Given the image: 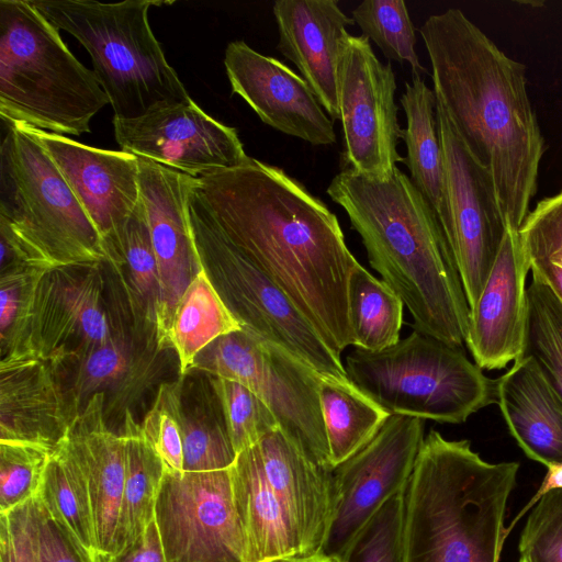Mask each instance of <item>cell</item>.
I'll return each instance as SVG.
<instances>
[{
	"instance_id": "obj_1",
	"label": "cell",
	"mask_w": 562,
	"mask_h": 562,
	"mask_svg": "<svg viewBox=\"0 0 562 562\" xmlns=\"http://www.w3.org/2000/svg\"><path fill=\"white\" fill-rule=\"evenodd\" d=\"M188 203L279 285L335 352L353 346L348 285L360 263L337 216L303 183L248 156L193 177Z\"/></svg>"
},
{
	"instance_id": "obj_2",
	"label": "cell",
	"mask_w": 562,
	"mask_h": 562,
	"mask_svg": "<svg viewBox=\"0 0 562 562\" xmlns=\"http://www.w3.org/2000/svg\"><path fill=\"white\" fill-rule=\"evenodd\" d=\"M419 33L437 100L488 170L506 227L519 229L530 213L544 153L525 65L507 56L460 9L429 15Z\"/></svg>"
},
{
	"instance_id": "obj_3",
	"label": "cell",
	"mask_w": 562,
	"mask_h": 562,
	"mask_svg": "<svg viewBox=\"0 0 562 562\" xmlns=\"http://www.w3.org/2000/svg\"><path fill=\"white\" fill-rule=\"evenodd\" d=\"M349 217L370 266L401 297L413 328L450 346L467 342L470 306L443 229L397 166L386 177L344 168L326 189Z\"/></svg>"
},
{
	"instance_id": "obj_4",
	"label": "cell",
	"mask_w": 562,
	"mask_h": 562,
	"mask_svg": "<svg viewBox=\"0 0 562 562\" xmlns=\"http://www.w3.org/2000/svg\"><path fill=\"white\" fill-rule=\"evenodd\" d=\"M518 470L431 429L404 491L402 562H498Z\"/></svg>"
},
{
	"instance_id": "obj_5",
	"label": "cell",
	"mask_w": 562,
	"mask_h": 562,
	"mask_svg": "<svg viewBox=\"0 0 562 562\" xmlns=\"http://www.w3.org/2000/svg\"><path fill=\"white\" fill-rule=\"evenodd\" d=\"M3 124L0 267L108 263L99 233L38 139L26 126Z\"/></svg>"
},
{
	"instance_id": "obj_6",
	"label": "cell",
	"mask_w": 562,
	"mask_h": 562,
	"mask_svg": "<svg viewBox=\"0 0 562 562\" xmlns=\"http://www.w3.org/2000/svg\"><path fill=\"white\" fill-rule=\"evenodd\" d=\"M108 95L29 0H0V115L58 135L90 133Z\"/></svg>"
},
{
	"instance_id": "obj_7",
	"label": "cell",
	"mask_w": 562,
	"mask_h": 562,
	"mask_svg": "<svg viewBox=\"0 0 562 562\" xmlns=\"http://www.w3.org/2000/svg\"><path fill=\"white\" fill-rule=\"evenodd\" d=\"M29 1L54 27L87 49L114 119H135L162 104L192 100L148 22L151 5L169 2Z\"/></svg>"
},
{
	"instance_id": "obj_8",
	"label": "cell",
	"mask_w": 562,
	"mask_h": 562,
	"mask_svg": "<svg viewBox=\"0 0 562 562\" xmlns=\"http://www.w3.org/2000/svg\"><path fill=\"white\" fill-rule=\"evenodd\" d=\"M345 369L390 415L461 424L497 403V380L487 378L462 348L418 330L380 351L355 348Z\"/></svg>"
},
{
	"instance_id": "obj_9",
	"label": "cell",
	"mask_w": 562,
	"mask_h": 562,
	"mask_svg": "<svg viewBox=\"0 0 562 562\" xmlns=\"http://www.w3.org/2000/svg\"><path fill=\"white\" fill-rule=\"evenodd\" d=\"M199 263L243 330L288 350L324 375L347 380L340 355L279 285L188 203Z\"/></svg>"
},
{
	"instance_id": "obj_10",
	"label": "cell",
	"mask_w": 562,
	"mask_h": 562,
	"mask_svg": "<svg viewBox=\"0 0 562 562\" xmlns=\"http://www.w3.org/2000/svg\"><path fill=\"white\" fill-rule=\"evenodd\" d=\"M192 369L247 386L269 407L285 436L314 462L333 470L319 402L324 374L243 329L206 346Z\"/></svg>"
},
{
	"instance_id": "obj_11",
	"label": "cell",
	"mask_w": 562,
	"mask_h": 562,
	"mask_svg": "<svg viewBox=\"0 0 562 562\" xmlns=\"http://www.w3.org/2000/svg\"><path fill=\"white\" fill-rule=\"evenodd\" d=\"M155 522L167 562H248L229 469L165 470Z\"/></svg>"
},
{
	"instance_id": "obj_12",
	"label": "cell",
	"mask_w": 562,
	"mask_h": 562,
	"mask_svg": "<svg viewBox=\"0 0 562 562\" xmlns=\"http://www.w3.org/2000/svg\"><path fill=\"white\" fill-rule=\"evenodd\" d=\"M451 248L470 308L476 303L501 248L506 224L488 170L471 154L437 100Z\"/></svg>"
},
{
	"instance_id": "obj_13",
	"label": "cell",
	"mask_w": 562,
	"mask_h": 562,
	"mask_svg": "<svg viewBox=\"0 0 562 562\" xmlns=\"http://www.w3.org/2000/svg\"><path fill=\"white\" fill-rule=\"evenodd\" d=\"M424 438V419L391 415L367 446L334 469L336 507L323 553L341 561L375 513L404 492Z\"/></svg>"
},
{
	"instance_id": "obj_14",
	"label": "cell",
	"mask_w": 562,
	"mask_h": 562,
	"mask_svg": "<svg viewBox=\"0 0 562 562\" xmlns=\"http://www.w3.org/2000/svg\"><path fill=\"white\" fill-rule=\"evenodd\" d=\"M395 91L391 64L379 60L366 36L350 34L338 74L346 168L367 176L386 177L396 164L404 162L397 151L402 127Z\"/></svg>"
},
{
	"instance_id": "obj_15",
	"label": "cell",
	"mask_w": 562,
	"mask_h": 562,
	"mask_svg": "<svg viewBox=\"0 0 562 562\" xmlns=\"http://www.w3.org/2000/svg\"><path fill=\"white\" fill-rule=\"evenodd\" d=\"M113 127L122 150L194 178L248 158L236 128L214 120L193 100L162 104L135 119L113 117Z\"/></svg>"
},
{
	"instance_id": "obj_16",
	"label": "cell",
	"mask_w": 562,
	"mask_h": 562,
	"mask_svg": "<svg viewBox=\"0 0 562 562\" xmlns=\"http://www.w3.org/2000/svg\"><path fill=\"white\" fill-rule=\"evenodd\" d=\"M104 265L64 267L40 274L31 318V355L56 366L113 337L103 302Z\"/></svg>"
},
{
	"instance_id": "obj_17",
	"label": "cell",
	"mask_w": 562,
	"mask_h": 562,
	"mask_svg": "<svg viewBox=\"0 0 562 562\" xmlns=\"http://www.w3.org/2000/svg\"><path fill=\"white\" fill-rule=\"evenodd\" d=\"M139 189L157 263L159 296L156 342L171 348L169 331L176 307L200 269L188 214L193 177L138 157Z\"/></svg>"
},
{
	"instance_id": "obj_18",
	"label": "cell",
	"mask_w": 562,
	"mask_h": 562,
	"mask_svg": "<svg viewBox=\"0 0 562 562\" xmlns=\"http://www.w3.org/2000/svg\"><path fill=\"white\" fill-rule=\"evenodd\" d=\"M224 65L232 93L265 124L315 146L336 143L334 121L308 83L284 63L234 41L225 49Z\"/></svg>"
},
{
	"instance_id": "obj_19",
	"label": "cell",
	"mask_w": 562,
	"mask_h": 562,
	"mask_svg": "<svg viewBox=\"0 0 562 562\" xmlns=\"http://www.w3.org/2000/svg\"><path fill=\"white\" fill-rule=\"evenodd\" d=\"M27 128L65 178L102 244L122 229L140 200L138 157Z\"/></svg>"
},
{
	"instance_id": "obj_20",
	"label": "cell",
	"mask_w": 562,
	"mask_h": 562,
	"mask_svg": "<svg viewBox=\"0 0 562 562\" xmlns=\"http://www.w3.org/2000/svg\"><path fill=\"white\" fill-rule=\"evenodd\" d=\"M529 270L519 229L506 227L484 288L470 308L465 346L482 370L503 369L522 355Z\"/></svg>"
},
{
	"instance_id": "obj_21",
	"label": "cell",
	"mask_w": 562,
	"mask_h": 562,
	"mask_svg": "<svg viewBox=\"0 0 562 562\" xmlns=\"http://www.w3.org/2000/svg\"><path fill=\"white\" fill-rule=\"evenodd\" d=\"M272 12L277 48L296 66L330 119L339 120V64L353 19L335 0H278Z\"/></svg>"
},
{
	"instance_id": "obj_22",
	"label": "cell",
	"mask_w": 562,
	"mask_h": 562,
	"mask_svg": "<svg viewBox=\"0 0 562 562\" xmlns=\"http://www.w3.org/2000/svg\"><path fill=\"white\" fill-rule=\"evenodd\" d=\"M266 477L297 538L302 555L322 551L335 507L334 474L280 429L257 445Z\"/></svg>"
},
{
	"instance_id": "obj_23",
	"label": "cell",
	"mask_w": 562,
	"mask_h": 562,
	"mask_svg": "<svg viewBox=\"0 0 562 562\" xmlns=\"http://www.w3.org/2000/svg\"><path fill=\"white\" fill-rule=\"evenodd\" d=\"M75 418L52 362L37 356L0 361V441L53 451Z\"/></svg>"
},
{
	"instance_id": "obj_24",
	"label": "cell",
	"mask_w": 562,
	"mask_h": 562,
	"mask_svg": "<svg viewBox=\"0 0 562 562\" xmlns=\"http://www.w3.org/2000/svg\"><path fill=\"white\" fill-rule=\"evenodd\" d=\"M85 472L93 514L97 555L115 553L125 481V445L105 422V395L93 394L64 439ZM95 555V557H97Z\"/></svg>"
},
{
	"instance_id": "obj_25",
	"label": "cell",
	"mask_w": 562,
	"mask_h": 562,
	"mask_svg": "<svg viewBox=\"0 0 562 562\" xmlns=\"http://www.w3.org/2000/svg\"><path fill=\"white\" fill-rule=\"evenodd\" d=\"M497 403L528 458L546 467L562 462V400L531 357L521 355L497 380Z\"/></svg>"
},
{
	"instance_id": "obj_26",
	"label": "cell",
	"mask_w": 562,
	"mask_h": 562,
	"mask_svg": "<svg viewBox=\"0 0 562 562\" xmlns=\"http://www.w3.org/2000/svg\"><path fill=\"white\" fill-rule=\"evenodd\" d=\"M155 346L140 349L124 330L80 356L55 366L69 406L77 417L95 393L109 392L105 411L112 412L150 378ZM106 401V400H105Z\"/></svg>"
},
{
	"instance_id": "obj_27",
	"label": "cell",
	"mask_w": 562,
	"mask_h": 562,
	"mask_svg": "<svg viewBox=\"0 0 562 562\" xmlns=\"http://www.w3.org/2000/svg\"><path fill=\"white\" fill-rule=\"evenodd\" d=\"M229 472L248 562L302 555L289 518L266 477L257 446L239 452Z\"/></svg>"
},
{
	"instance_id": "obj_28",
	"label": "cell",
	"mask_w": 562,
	"mask_h": 562,
	"mask_svg": "<svg viewBox=\"0 0 562 562\" xmlns=\"http://www.w3.org/2000/svg\"><path fill=\"white\" fill-rule=\"evenodd\" d=\"M400 102L406 117L401 139L409 178L432 207L442 229L448 226L443 153L438 132L437 98L422 77L405 82Z\"/></svg>"
},
{
	"instance_id": "obj_29",
	"label": "cell",
	"mask_w": 562,
	"mask_h": 562,
	"mask_svg": "<svg viewBox=\"0 0 562 562\" xmlns=\"http://www.w3.org/2000/svg\"><path fill=\"white\" fill-rule=\"evenodd\" d=\"M103 247L108 265L122 280L135 325L156 341L159 279L142 199L124 227L106 238Z\"/></svg>"
},
{
	"instance_id": "obj_30",
	"label": "cell",
	"mask_w": 562,
	"mask_h": 562,
	"mask_svg": "<svg viewBox=\"0 0 562 562\" xmlns=\"http://www.w3.org/2000/svg\"><path fill=\"white\" fill-rule=\"evenodd\" d=\"M120 434L125 445V481L114 554L132 546L155 520L156 501L166 470L130 408L124 412Z\"/></svg>"
},
{
	"instance_id": "obj_31",
	"label": "cell",
	"mask_w": 562,
	"mask_h": 562,
	"mask_svg": "<svg viewBox=\"0 0 562 562\" xmlns=\"http://www.w3.org/2000/svg\"><path fill=\"white\" fill-rule=\"evenodd\" d=\"M319 402L333 470L367 446L391 416L349 379L323 375Z\"/></svg>"
},
{
	"instance_id": "obj_32",
	"label": "cell",
	"mask_w": 562,
	"mask_h": 562,
	"mask_svg": "<svg viewBox=\"0 0 562 562\" xmlns=\"http://www.w3.org/2000/svg\"><path fill=\"white\" fill-rule=\"evenodd\" d=\"M240 329L241 325L200 265L176 307L169 331L170 346L179 359L180 375L192 370L196 356L206 346Z\"/></svg>"
},
{
	"instance_id": "obj_33",
	"label": "cell",
	"mask_w": 562,
	"mask_h": 562,
	"mask_svg": "<svg viewBox=\"0 0 562 562\" xmlns=\"http://www.w3.org/2000/svg\"><path fill=\"white\" fill-rule=\"evenodd\" d=\"M182 446L184 472L229 469L237 457L209 378L183 385Z\"/></svg>"
},
{
	"instance_id": "obj_34",
	"label": "cell",
	"mask_w": 562,
	"mask_h": 562,
	"mask_svg": "<svg viewBox=\"0 0 562 562\" xmlns=\"http://www.w3.org/2000/svg\"><path fill=\"white\" fill-rule=\"evenodd\" d=\"M36 495L95 558V531L88 482L64 440L50 452Z\"/></svg>"
},
{
	"instance_id": "obj_35",
	"label": "cell",
	"mask_w": 562,
	"mask_h": 562,
	"mask_svg": "<svg viewBox=\"0 0 562 562\" xmlns=\"http://www.w3.org/2000/svg\"><path fill=\"white\" fill-rule=\"evenodd\" d=\"M348 308L355 348L380 351L401 339L403 301L361 265L349 279Z\"/></svg>"
},
{
	"instance_id": "obj_36",
	"label": "cell",
	"mask_w": 562,
	"mask_h": 562,
	"mask_svg": "<svg viewBox=\"0 0 562 562\" xmlns=\"http://www.w3.org/2000/svg\"><path fill=\"white\" fill-rule=\"evenodd\" d=\"M526 290L524 356L531 357L562 400V302L537 274Z\"/></svg>"
},
{
	"instance_id": "obj_37",
	"label": "cell",
	"mask_w": 562,
	"mask_h": 562,
	"mask_svg": "<svg viewBox=\"0 0 562 562\" xmlns=\"http://www.w3.org/2000/svg\"><path fill=\"white\" fill-rule=\"evenodd\" d=\"M351 18L387 59L407 63L413 77L428 74L415 49V26L403 0H364L351 11Z\"/></svg>"
},
{
	"instance_id": "obj_38",
	"label": "cell",
	"mask_w": 562,
	"mask_h": 562,
	"mask_svg": "<svg viewBox=\"0 0 562 562\" xmlns=\"http://www.w3.org/2000/svg\"><path fill=\"white\" fill-rule=\"evenodd\" d=\"M43 271L29 266L1 270L0 361L33 356L30 349L32 308L36 283Z\"/></svg>"
},
{
	"instance_id": "obj_39",
	"label": "cell",
	"mask_w": 562,
	"mask_h": 562,
	"mask_svg": "<svg viewBox=\"0 0 562 562\" xmlns=\"http://www.w3.org/2000/svg\"><path fill=\"white\" fill-rule=\"evenodd\" d=\"M531 273L562 302V191L541 200L519 228Z\"/></svg>"
},
{
	"instance_id": "obj_40",
	"label": "cell",
	"mask_w": 562,
	"mask_h": 562,
	"mask_svg": "<svg viewBox=\"0 0 562 562\" xmlns=\"http://www.w3.org/2000/svg\"><path fill=\"white\" fill-rule=\"evenodd\" d=\"M207 378L221 404L236 454L279 428L269 407L247 386L218 376Z\"/></svg>"
},
{
	"instance_id": "obj_41",
	"label": "cell",
	"mask_w": 562,
	"mask_h": 562,
	"mask_svg": "<svg viewBox=\"0 0 562 562\" xmlns=\"http://www.w3.org/2000/svg\"><path fill=\"white\" fill-rule=\"evenodd\" d=\"M184 376L161 383L151 408L140 424L144 437L166 470L183 472L182 391Z\"/></svg>"
},
{
	"instance_id": "obj_42",
	"label": "cell",
	"mask_w": 562,
	"mask_h": 562,
	"mask_svg": "<svg viewBox=\"0 0 562 562\" xmlns=\"http://www.w3.org/2000/svg\"><path fill=\"white\" fill-rule=\"evenodd\" d=\"M50 452L36 445L0 441V513L37 493Z\"/></svg>"
},
{
	"instance_id": "obj_43",
	"label": "cell",
	"mask_w": 562,
	"mask_h": 562,
	"mask_svg": "<svg viewBox=\"0 0 562 562\" xmlns=\"http://www.w3.org/2000/svg\"><path fill=\"white\" fill-rule=\"evenodd\" d=\"M403 518L404 492H401L375 513L341 562H402Z\"/></svg>"
},
{
	"instance_id": "obj_44",
	"label": "cell",
	"mask_w": 562,
	"mask_h": 562,
	"mask_svg": "<svg viewBox=\"0 0 562 562\" xmlns=\"http://www.w3.org/2000/svg\"><path fill=\"white\" fill-rule=\"evenodd\" d=\"M528 562H562V490L546 494L533 506L519 540Z\"/></svg>"
},
{
	"instance_id": "obj_45",
	"label": "cell",
	"mask_w": 562,
	"mask_h": 562,
	"mask_svg": "<svg viewBox=\"0 0 562 562\" xmlns=\"http://www.w3.org/2000/svg\"><path fill=\"white\" fill-rule=\"evenodd\" d=\"M0 562H40L35 495L0 513Z\"/></svg>"
},
{
	"instance_id": "obj_46",
	"label": "cell",
	"mask_w": 562,
	"mask_h": 562,
	"mask_svg": "<svg viewBox=\"0 0 562 562\" xmlns=\"http://www.w3.org/2000/svg\"><path fill=\"white\" fill-rule=\"evenodd\" d=\"M40 562H97L67 526L54 517L35 496Z\"/></svg>"
},
{
	"instance_id": "obj_47",
	"label": "cell",
	"mask_w": 562,
	"mask_h": 562,
	"mask_svg": "<svg viewBox=\"0 0 562 562\" xmlns=\"http://www.w3.org/2000/svg\"><path fill=\"white\" fill-rule=\"evenodd\" d=\"M97 562H167L155 520L128 548L111 557H95Z\"/></svg>"
},
{
	"instance_id": "obj_48",
	"label": "cell",
	"mask_w": 562,
	"mask_h": 562,
	"mask_svg": "<svg viewBox=\"0 0 562 562\" xmlns=\"http://www.w3.org/2000/svg\"><path fill=\"white\" fill-rule=\"evenodd\" d=\"M547 469H548V471L541 482V485L539 486L537 492L533 494V496L530 498L528 504L520 512V514H518V516L515 518V520L513 521L510 527L506 528V535H508V532L512 530L515 522L527 510L531 509L540 501L541 497H543L546 494H548L552 491L562 490V462L550 464L549 467H547Z\"/></svg>"
},
{
	"instance_id": "obj_49",
	"label": "cell",
	"mask_w": 562,
	"mask_h": 562,
	"mask_svg": "<svg viewBox=\"0 0 562 562\" xmlns=\"http://www.w3.org/2000/svg\"><path fill=\"white\" fill-rule=\"evenodd\" d=\"M268 562H341L339 559L329 557L322 551L306 554V555H292L280 559H274Z\"/></svg>"
},
{
	"instance_id": "obj_50",
	"label": "cell",
	"mask_w": 562,
	"mask_h": 562,
	"mask_svg": "<svg viewBox=\"0 0 562 562\" xmlns=\"http://www.w3.org/2000/svg\"><path fill=\"white\" fill-rule=\"evenodd\" d=\"M519 562H528V560L520 557Z\"/></svg>"
}]
</instances>
